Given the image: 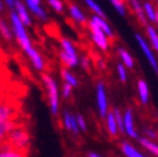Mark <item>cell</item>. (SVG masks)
<instances>
[{
  "instance_id": "obj_2",
  "label": "cell",
  "mask_w": 158,
  "mask_h": 157,
  "mask_svg": "<svg viewBox=\"0 0 158 157\" xmlns=\"http://www.w3.org/2000/svg\"><path fill=\"white\" fill-rule=\"evenodd\" d=\"M5 143L10 144L14 148H18V150L27 151L30 147V143H31L30 133L23 126H17V125H15V126L8 133Z\"/></svg>"
},
{
  "instance_id": "obj_23",
  "label": "cell",
  "mask_w": 158,
  "mask_h": 157,
  "mask_svg": "<svg viewBox=\"0 0 158 157\" xmlns=\"http://www.w3.org/2000/svg\"><path fill=\"white\" fill-rule=\"evenodd\" d=\"M118 56H120V58L122 59V63L127 68H132L134 67V58L131 57V54L126 49H122V48L118 49Z\"/></svg>"
},
{
  "instance_id": "obj_35",
  "label": "cell",
  "mask_w": 158,
  "mask_h": 157,
  "mask_svg": "<svg viewBox=\"0 0 158 157\" xmlns=\"http://www.w3.org/2000/svg\"><path fill=\"white\" fill-rule=\"evenodd\" d=\"M81 65H82V67L85 68V70H89L90 68V62H89V59L86 58V57H84V58H81Z\"/></svg>"
},
{
  "instance_id": "obj_10",
  "label": "cell",
  "mask_w": 158,
  "mask_h": 157,
  "mask_svg": "<svg viewBox=\"0 0 158 157\" xmlns=\"http://www.w3.org/2000/svg\"><path fill=\"white\" fill-rule=\"evenodd\" d=\"M25 3H26V6L36 15L39 19L46 21L48 14H46L45 9L41 6V0H25Z\"/></svg>"
},
{
  "instance_id": "obj_19",
  "label": "cell",
  "mask_w": 158,
  "mask_h": 157,
  "mask_svg": "<svg viewBox=\"0 0 158 157\" xmlns=\"http://www.w3.org/2000/svg\"><path fill=\"white\" fill-rule=\"evenodd\" d=\"M121 151L126 157H145L141 152H139L132 144L129 142H122L121 143Z\"/></svg>"
},
{
  "instance_id": "obj_31",
  "label": "cell",
  "mask_w": 158,
  "mask_h": 157,
  "mask_svg": "<svg viewBox=\"0 0 158 157\" xmlns=\"http://www.w3.org/2000/svg\"><path fill=\"white\" fill-rule=\"evenodd\" d=\"M76 120H77L78 129L82 130V131H86V130H88V125H86V121H85V119H84L81 115H77V116H76Z\"/></svg>"
},
{
  "instance_id": "obj_37",
  "label": "cell",
  "mask_w": 158,
  "mask_h": 157,
  "mask_svg": "<svg viewBox=\"0 0 158 157\" xmlns=\"http://www.w3.org/2000/svg\"><path fill=\"white\" fill-rule=\"evenodd\" d=\"M104 66H106V65H104V62L102 61V59H98V67L103 70V68H104Z\"/></svg>"
},
{
  "instance_id": "obj_40",
  "label": "cell",
  "mask_w": 158,
  "mask_h": 157,
  "mask_svg": "<svg viewBox=\"0 0 158 157\" xmlns=\"http://www.w3.org/2000/svg\"><path fill=\"white\" fill-rule=\"evenodd\" d=\"M156 23H157V26H158V11L156 13Z\"/></svg>"
},
{
  "instance_id": "obj_41",
  "label": "cell",
  "mask_w": 158,
  "mask_h": 157,
  "mask_svg": "<svg viewBox=\"0 0 158 157\" xmlns=\"http://www.w3.org/2000/svg\"><path fill=\"white\" fill-rule=\"evenodd\" d=\"M156 3H157V4H158V0H156Z\"/></svg>"
},
{
  "instance_id": "obj_30",
  "label": "cell",
  "mask_w": 158,
  "mask_h": 157,
  "mask_svg": "<svg viewBox=\"0 0 158 157\" xmlns=\"http://www.w3.org/2000/svg\"><path fill=\"white\" fill-rule=\"evenodd\" d=\"M71 119H72V113H69L68 111L63 112V126L68 131H71Z\"/></svg>"
},
{
  "instance_id": "obj_21",
  "label": "cell",
  "mask_w": 158,
  "mask_h": 157,
  "mask_svg": "<svg viewBox=\"0 0 158 157\" xmlns=\"http://www.w3.org/2000/svg\"><path fill=\"white\" fill-rule=\"evenodd\" d=\"M0 35L3 36L4 40L6 41H10L12 39H13V31L12 28L8 26V23L0 17Z\"/></svg>"
},
{
  "instance_id": "obj_16",
  "label": "cell",
  "mask_w": 158,
  "mask_h": 157,
  "mask_svg": "<svg viewBox=\"0 0 158 157\" xmlns=\"http://www.w3.org/2000/svg\"><path fill=\"white\" fill-rule=\"evenodd\" d=\"M138 94L141 104H148L149 103V86L147 81L139 80L138 81Z\"/></svg>"
},
{
  "instance_id": "obj_25",
  "label": "cell",
  "mask_w": 158,
  "mask_h": 157,
  "mask_svg": "<svg viewBox=\"0 0 158 157\" xmlns=\"http://www.w3.org/2000/svg\"><path fill=\"white\" fill-rule=\"evenodd\" d=\"M143 9H144V13H145V17L148 21H151V22H156V8L152 5V3H149V2H145L143 4Z\"/></svg>"
},
{
  "instance_id": "obj_12",
  "label": "cell",
  "mask_w": 158,
  "mask_h": 157,
  "mask_svg": "<svg viewBox=\"0 0 158 157\" xmlns=\"http://www.w3.org/2000/svg\"><path fill=\"white\" fill-rule=\"evenodd\" d=\"M129 3H130L131 6H132L134 13L136 14L138 21L145 27V26L148 25V22H147L148 19H147V17H145V13H144V9H143V4L140 3V0H129Z\"/></svg>"
},
{
  "instance_id": "obj_28",
  "label": "cell",
  "mask_w": 158,
  "mask_h": 157,
  "mask_svg": "<svg viewBox=\"0 0 158 157\" xmlns=\"http://www.w3.org/2000/svg\"><path fill=\"white\" fill-rule=\"evenodd\" d=\"M117 75H118L120 81H122V83L127 81V71H126V66L123 63L117 65Z\"/></svg>"
},
{
  "instance_id": "obj_36",
  "label": "cell",
  "mask_w": 158,
  "mask_h": 157,
  "mask_svg": "<svg viewBox=\"0 0 158 157\" xmlns=\"http://www.w3.org/2000/svg\"><path fill=\"white\" fill-rule=\"evenodd\" d=\"M4 2H5V4H6L10 8V9H13V8H14V3H15V0H4Z\"/></svg>"
},
{
  "instance_id": "obj_15",
  "label": "cell",
  "mask_w": 158,
  "mask_h": 157,
  "mask_svg": "<svg viewBox=\"0 0 158 157\" xmlns=\"http://www.w3.org/2000/svg\"><path fill=\"white\" fill-rule=\"evenodd\" d=\"M106 128H107V131L110 137H116L120 130H118V125L116 122V119H114V115H113V111H108L107 116H106Z\"/></svg>"
},
{
  "instance_id": "obj_9",
  "label": "cell",
  "mask_w": 158,
  "mask_h": 157,
  "mask_svg": "<svg viewBox=\"0 0 158 157\" xmlns=\"http://www.w3.org/2000/svg\"><path fill=\"white\" fill-rule=\"evenodd\" d=\"M0 157H28L27 151L14 148L8 143L0 144Z\"/></svg>"
},
{
  "instance_id": "obj_27",
  "label": "cell",
  "mask_w": 158,
  "mask_h": 157,
  "mask_svg": "<svg viewBox=\"0 0 158 157\" xmlns=\"http://www.w3.org/2000/svg\"><path fill=\"white\" fill-rule=\"evenodd\" d=\"M112 111H113V115H114L116 122L118 125V130H120V133L123 134V116H122L121 111L118 108H114V109H112Z\"/></svg>"
},
{
  "instance_id": "obj_17",
  "label": "cell",
  "mask_w": 158,
  "mask_h": 157,
  "mask_svg": "<svg viewBox=\"0 0 158 157\" xmlns=\"http://www.w3.org/2000/svg\"><path fill=\"white\" fill-rule=\"evenodd\" d=\"M69 15H71V18H72L75 22L80 23V25H85V23H86V17H85L84 12L77 5H75V4L69 5Z\"/></svg>"
},
{
  "instance_id": "obj_34",
  "label": "cell",
  "mask_w": 158,
  "mask_h": 157,
  "mask_svg": "<svg viewBox=\"0 0 158 157\" xmlns=\"http://www.w3.org/2000/svg\"><path fill=\"white\" fill-rule=\"evenodd\" d=\"M145 135H147V138H149V139H157V133L154 131V130H152V129H145Z\"/></svg>"
},
{
  "instance_id": "obj_6",
  "label": "cell",
  "mask_w": 158,
  "mask_h": 157,
  "mask_svg": "<svg viewBox=\"0 0 158 157\" xmlns=\"http://www.w3.org/2000/svg\"><path fill=\"white\" fill-rule=\"evenodd\" d=\"M135 39H136L139 46H140V49L143 50L144 56L147 57V61L149 62V65L152 66V68L156 72H158V62H157V58H156L154 53H153V50H152V48H151V45L147 43V40H145V39L141 36L140 34H136V35H135Z\"/></svg>"
},
{
  "instance_id": "obj_4",
  "label": "cell",
  "mask_w": 158,
  "mask_h": 157,
  "mask_svg": "<svg viewBox=\"0 0 158 157\" xmlns=\"http://www.w3.org/2000/svg\"><path fill=\"white\" fill-rule=\"evenodd\" d=\"M59 58L62 61V63L67 67H76L78 65V62H80L75 45L68 39H62L60 40Z\"/></svg>"
},
{
  "instance_id": "obj_11",
  "label": "cell",
  "mask_w": 158,
  "mask_h": 157,
  "mask_svg": "<svg viewBox=\"0 0 158 157\" xmlns=\"http://www.w3.org/2000/svg\"><path fill=\"white\" fill-rule=\"evenodd\" d=\"M13 9H14L15 13H17L19 19L23 22V25L25 26H31V18H30V14H28L26 4H23L21 0H15Z\"/></svg>"
},
{
  "instance_id": "obj_33",
  "label": "cell",
  "mask_w": 158,
  "mask_h": 157,
  "mask_svg": "<svg viewBox=\"0 0 158 157\" xmlns=\"http://www.w3.org/2000/svg\"><path fill=\"white\" fill-rule=\"evenodd\" d=\"M78 131H80V129H78L76 116L72 115V119H71V133H72V134H78Z\"/></svg>"
},
{
  "instance_id": "obj_32",
  "label": "cell",
  "mask_w": 158,
  "mask_h": 157,
  "mask_svg": "<svg viewBox=\"0 0 158 157\" xmlns=\"http://www.w3.org/2000/svg\"><path fill=\"white\" fill-rule=\"evenodd\" d=\"M72 86L68 85L64 83V85H63V89H62V94H63V98L64 99H68L71 97V94H72Z\"/></svg>"
},
{
  "instance_id": "obj_29",
  "label": "cell",
  "mask_w": 158,
  "mask_h": 157,
  "mask_svg": "<svg viewBox=\"0 0 158 157\" xmlns=\"http://www.w3.org/2000/svg\"><path fill=\"white\" fill-rule=\"evenodd\" d=\"M46 2H48V4L53 8L55 12H58V13L63 12V8H64V5H63L62 0H46Z\"/></svg>"
},
{
  "instance_id": "obj_18",
  "label": "cell",
  "mask_w": 158,
  "mask_h": 157,
  "mask_svg": "<svg viewBox=\"0 0 158 157\" xmlns=\"http://www.w3.org/2000/svg\"><path fill=\"white\" fill-rule=\"evenodd\" d=\"M138 140H139L140 146L143 148H145L148 152H151L154 156H158V144L154 143L152 139H149L147 137H141V138H138Z\"/></svg>"
},
{
  "instance_id": "obj_26",
  "label": "cell",
  "mask_w": 158,
  "mask_h": 157,
  "mask_svg": "<svg viewBox=\"0 0 158 157\" xmlns=\"http://www.w3.org/2000/svg\"><path fill=\"white\" fill-rule=\"evenodd\" d=\"M109 3L116 8V11L120 13L122 17H125L126 15V5H125L123 0H109Z\"/></svg>"
},
{
  "instance_id": "obj_3",
  "label": "cell",
  "mask_w": 158,
  "mask_h": 157,
  "mask_svg": "<svg viewBox=\"0 0 158 157\" xmlns=\"http://www.w3.org/2000/svg\"><path fill=\"white\" fill-rule=\"evenodd\" d=\"M43 81L46 86V91H48V98H49V104H50V111L52 115L57 116L59 112V91L55 80L48 74L43 75Z\"/></svg>"
},
{
  "instance_id": "obj_24",
  "label": "cell",
  "mask_w": 158,
  "mask_h": 157,
  "mask_svg": "<svg viewBox=\"0 0 158 157\" xmlns=\"http://www.w3.org/2000/svg\"><path fill=\"white\" fill-rule=\"evenodd\" d=\"M84 2H85V4H86V5H88L89 9L94 12V14L99 15V17L106 18V13L103 12V9H102V6L95 2V0H84Z\"/></svg>"
},
{
  "instance_id": "obj_14",
  "label": "cell",
  "mask_w": 158,
  "mask_h": 157,
  "mask_svg": "<svg viewBox=\"0 0 158 157\" xmlns=\"http://www.w3.org/2000/svg\"><path fill=\"white\" fill-rule=\"evenodd\" d=\"M91 21L95 23V25L103 31V32L108 36V37H113L114 36V34H113V30H112V27L109 26V23L107 22V19L106 18H103V17H99V15H97V14H94L93 17H91Z\"/></svg>"
},
{
  "instance_id": "obj_39",
  "label": "cell",
  "mask_w": 158,
  "mask_h": 157,
  "mask_svg": "<svg viewBox=\"0 0 158 157\" xmlns=\"http://www.w3.org/2000/svg\"><path fill=\"white\" fill-rule=\"evenodd\" d=\"M4 8H5V2L4 0H0V12H3Z\"/></svg>"
},
{
  "instance_id": "obj_5",
  "label": "cell",
  "mask_w": 158,
  "mask_h": 157,
  "mask_svg": "<svg viewBox=\"0 0 158 157\" xmlns=\"http://www.w3.org/2000/svg\"><path fill=\"white\" fill-rule=\"evenodd\" d=\"M89 30H90V35H91V40L94 41L99 49L102 50H107L109 46V41H108V36L102 31L95 23L91 19L89 22Z\"/></svg>"
},
{
  "instance_id": "obj_13",
  "label": "cell",
  "mask_w": 158,
  "mask_h": 157,
  "mask_svg": "<svg viewBox=\"0 0 158 157\" xmlns=\"http://www.w3.org/2000/svg\"><path fill=\"white\" fill-rule=\"evenodd\" d=\"M14 126H15V122L13 120H6V119L0 117V144H3L6 140L8 133H9Z\"/></svg>"
},
{
  "instance_id": "obj_22",
  "label": "cell",
  "mask_w": 158,
  "mask_h": 157,
  "mask_svg": "<svg viewBox=\"0 0 158 157\" xmlns=\"http://www.w3.org/2000/svg\"><path fill=\"white\" fill-rule=\"evenodd\" d=\"M60 75H62V78H63V81H64L66 84L71 85L72 88H76V86L78 85V81H77V78L73 74H71L68 70L66 68H63L62 71H60Z\"/></svg>"
},
{
  "instance_id": "obj_20",
  "label": "cell",
  "mask_w": 158,
  "mask_h": 157,
  "mask_svg": "<svg viewBox=\"0 0 158 157\" xmlns=\"http://www.w3.org/2000/svg\"><path fill=\"white\" fill-rule=\"evenodd\" d=\"M145 30H147V35H148L149 41H151V44L153 46V49L158 52V32H157V30L153 26H149V25L145 26Z\"/></svg>"
},
{
  "instance_id": "obj_1",
  "label": "cell",
  "mask_w": 158,
  "mask_h": 157,
  "mask_svg": "<svg viewBox=\"0 0 158 157\" xmlns=\"http://www.w3.org/2000/svg\"><path fill=\"white\" fill-rule=\"evenodd\" d=\"M9 17H10V25H12L10 28L13 31V35L15 36V39H17L19 46L22 48V50L27 54L31 63H32V66L37 70V71H43L45 68V62H44L43 57L40 56V53H39L34 48V45L31 44V40H30L28 34L26 31V26L23 25V22L19 19V17L15 12L12 11Z\"/></svg>"
},
{
  "instance_id": "obj_38",
  "label": "cell",
  "mask_w": 158,
  "mask_h": 157,
  "mask_svg": "<svg viewBox=\"0 0 158 157\" xmlns=\"http://www.w3.org/2000/svg\"><path fill=\"white\" fill-rule=\"evenodd\" d=\"M88 157H102V156L98 155V153H95V152H89L88 153Z\"/></svg>"
},
{
  "instance_id": "obj_8",
  "label": "cell",
  "mask_w": 158,
  "mask_h": 157,
  "mask_svg": "<svg viewBox=\"0 0 158 157\" xmlns=\"http://www.w3.org/2000/svg\"><path fill=\"white\" fill-rule=\"evenodd\" d=\"M123 133H126L130 138H139L138 131L135 128V124H134V115H132V109L127 108L123 112Z\"/></svg>"
},
{
  "instance_id": "obj_7",
  "label": "cell",
  "mask_w": 158,
  "mask_h": 157,
  "mask_svg": "<svg viewBox=\"0 0 158 157\" xmlns=\"http://www.w3.org/2000/svg\"><path fill=\"white\" fill-rule=\"evenodd\" d=\"M97 106L100 117L106 119L108 113V98H107L106 86L103 83H98L97 85Z\"/></svg>"
}]
</instances>
